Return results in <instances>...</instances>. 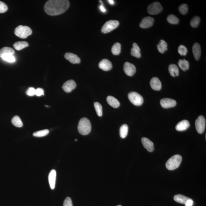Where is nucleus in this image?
<instances>
[{
	"mask_svg": "<svg viewBox=\"0 0 206 206\" xmlns=\"http://www.w3.org/2000/svg\"><path fill=\"white\" fill-rule=\"evenodd\" d=\"M69 6L70 2L67 0H49L45 3L44 9L48 15L55 16L64 13Z\"/></svg>",
	"mask_w": 206,
	"mask_h": 206,
	"instance_id": "1",
	"label": "nucleus"
},
{
	"mask_svg": "<svg viewBox=\"0 0 206 206\" xmlns=\"http://www.w3.org/2000/svg\"><path fill=\"white\" fill-rule=\"evenodd\" d=\"M78 131L80 134L86 135L90 133L91 125L90 121L86 118H83L80 120L78 125Z\"/></svg>",
	"mask_w": 206,
	"mask_h": 206,
	"instance_id": "2",
	"label": "nucleus"
},
{
	"mask_svg": "<svg viewBox=\"0 0 206 206\" xmlns=\"http://www.w3.org/2000/svg\"><path fill=\"white\" fill-rule=\"evenodd\" d=\"M182 160V157L179 155H173L166 162V167L170 170H174L180 166Z\"/></svg>",
	"mask_w": 206,
	"mask_h": 206,
	"instance_id": "3",
	"label": "nucleus"
},
{
	"mask_svg": "<svg viewBox=\"0 0 206 206\" xmlns=\"http://www.w3.org/2000/svg\"><path fill=\"white\" fill-rule=\"evenodd\" d=\"M14 33L19 38L25 39L31 34L32 31L28 26L19 25L15 28Z\"/></svg>",
	"mask_w": 206,
	"mask_h": 206,
	"instance_id": "4",
	"label": "nucleus"
},
{
	"mask_svg": "<svg viewBox=\"0 0 206 206\" xmlns=\"http://www.w3.org/2000/svg\"><path fill=\"white\" fill-rule=\"evenodd\" d=\"M128 97L130 101L134 105L140 106L143 103L144 99L142 96L135 92L129 93Z\"/></svg>",
	"mask_w": 206,
	"mask_h": 206,
	"instance_id": "5",
	"label": "nucleus"
},
{
	"mask_svg": "<svg viewBox=\"0 0 206 206\" xmlns=\"http://www.w3.org/2000/svg\"><path fill=\"white\" fill-rule=\"evenodd\" d=\"M119 25V22L117 20H109L103 25L101 29V31L103 33H109L113 30L116 29Z\"/></svg>",
	"mask_w": 206,
	"mask_h": 206,
	"instance_id": "6",
	"label": "nucleus"
},
{
	"mask_svg": "<svg viewBox=\"0 0 206 206\" xmlns=\"http://www.w3.org/2000/svg\"><path fill=\"white\" fill-rule=\"evenodd\" d=\"M162 10V7L160 3L158 2H154L151 3L147 8L148 12L151 15H157L159 14Z\"/></svg>",
	"mask_w": 206,
	"mask_h": 206,
	"instance_id": "7",
	"label": "nucleus"
},
{
	"mask_svg": "<svg viewBox=\"0 0 206 206\" xmlns=\"http://www.w3.org/2000/svg\"><path fill=\"white\" fill-rule=\"evenodd\" d=\"M195 125L198 133L199 134L203 133L206 127V120L204 116L202 115L199 116L196 120Z\"/></svg>",
	"mask_w": 206,
	"mask_h": 206,
	"instance_id": "8",
	"label": "nucleus"
},
{
	"mask_svg": "<svg viewBox=\"0 0 206 206\" xmlns=\"http://www.w3.org/2000/svg\"><path fill=\"white\" fill-rule=\"evenodd\" d=\"M124 71L126 74L129 77L134 75L136 72V68L133 64L126 62L124 65Z\"/></svg>",
	"mask_w": 206,
	"mask_h": 206,
	"instance_id": "9",
	"label": "nucleus"
},
{
	"mask_svg": "<svg viewBox=\"0 0 206 206\" xmlns=\"http://www.w3.org/2000/svg\"><path fill=\"white\" fill-rule=\"evenodd\" d=\"M160 105L163 108H165L173 107L177 105V102L172 99L164 98L161 100Z\"/></svg>",
	"mask_w": 206,
	"mask_h": 206,
	"instance_id": "10",
	"label": "nucleus"
},
{
	"mask_svg": "<svg viewBox=\"0 0 206 206\" xmlns=\"http://www.w3.org/2000/svg\"><path fill=\"white\" fill-rule=\"evenodd\" d=\"M154 20L151 16L145 17L142 20L140 24V28L146 29L152 27L154 23Z\"/></svg>",
	"mask_w": 206,
	"mask_h": 206,
	"instance_id": "11",
	"label": "nucleus"
},
{
	"mask_svg": "<svg viewBox=\"0 0 206 206\" xmlns=\"http://www.w3.org/2000/svg\"><path fill=\"white\" fill-rule=\"evenodd\" d=\"M77 87V84L73 80L66 81L63 84L62 88L65 92L69 93Z\"/></svg>",
	"mask_w": 206,
	"mask_h": 206,
	"instance_id": "12",
	"label": "nucleus"
},
{
	"mask_svg": "<svg viewBox=\"0 0 206 206\" xmlns=\"http://www.w3.org/2000/svg\"><path fill=\"white\" fill-rule=\"evenodd\" d=\"M100 69L104 71H108L112 68V64L111 62L107 59L102 60L99 64Z\"/></svg>",
	"mask_w": 206,
	"mask_h": 206,
	"instance_id": "13",
	"label": "nucleus"
},
{
	"mask_svg": "<svg viewBox=\"0 0 206 206\" xmlns=\"http://www.w3.org/2000/svg\"><path fill=\"white\" fill-rule=\"evenodd\" d=\"M65 59L69 61L73 64H79L80 63V59L77 55L71 53H66L64 55Z\"/></svg>",
	"mask_w": 206,
	"mask_h": 206,
	"instance_id": "14",
	"label": "nucleus"
},
{
	"mask_svg": "<svg viewBox=\"0 0 206 206\" xmlns=\"http://www.w3.org/2000/svg\"><path fill=\"white\" fill-rule=\"evenodd\" d=\"M142 142L144 147L149 152H152L154 151V144L152 141L149 139L146 138H142Z\"/></svg>",
	"mask_w": 206,
	"mask_h": 206,
	"instance_id": "15",
	"label": "nucleus"
},
{
	"mask_svg": "<svg viewBox=\"0 0 206 206\" xmlns=\"http://www.w3.org/2000/svg\"><path fill=\"white\" fill-rule=\"evenodd\" d=\"M56 179V172L55 170H52L50 171L49 175V182L50 188L52 190L55 188Z\"/></svg>",
	"mask_w": 206,
	"mask_h": 206,
	"instance_id": "16",
	"label": "nucleus"
},
{
	"mask_svg": "<svg viewBox=\"0 0 206 206\" xmlns=\"http://www.w3.org/2000/svg\"><path fill=\"white\" fill-rule=\"evenodd\" d=\"M150 85L154 90H159L162 88V83L160 80L157 77H153L150 81Z\"/></svg>",
	"mask_w": 206,
	"mask_h": 206,
	"instance_id": "17",
	"label": "nucleus"
},
{
	"mask_svg": "<svg viewBox=\"0 0 206 206\" xmlns=\"http://www.w3.org/2000/svg\"><path fill=\"white\" fill-rule=\"evenodd\" d=\"M190 126V123L188 120H183L177 124L176 127V129L177 131H181L188 129Z\"/></svg>",
	"mask_w": 206,
	"mask_h": 206,
	"instance_id": "18",
	"label": "nucleus"
},
{
	"mask_svg": "<svg viewBox=\"0 0 206 206\" xmlns=\"http://www.w3.org/2000/svg\"><path fill=\"white\" fill-rule=\"evenodd\" d=\"M192 52L196 60H198L201 56V50L199 44L196 43L192 47Z\"/></svg>",
	"mask_w": 206,
	"mask_h": 206,
	"instance_id": "19",
	"label": "nucleus"
},
{
	"mask_svg": "<svg viewBox=\"0 0 206 206\" xmlns=\"http://www.w3.org/2000/svg\"><path fill=\"white\" fill-rule=\"evenodd\" d=\"M133 46V47L131 49V55L135 57L140 58L141 57V54L140 52V49L139 46L136 43H134Z\"/></svg>",
	"mask_w": 206,
	"mask_h": 206,
	"instance_id": "20",
	"label": "nucleus"
},
{
	"mask_svg": "<svg viewBox=\"0 0 206 206\" xmlns=\"http://www.w3.org/2000/svg\"><path fill=\"white\" fill-rule=\"evenodd\" d=\"M108 104L114 108H117L120 105V103L117 99L112 96H108L107 98Z\"/></svg>",
	"mask_w": 206,
	"mask_h": 206,
	"instance_id": "21",
	"label": "nucleus"
},
{
	"mask_svg": "<svg viewBox=\"0 0 206 206\" xmlns=\"http://www.w3.org/2000/svg\"><path fill=\"white\" fill-rule=\"evenodd\" d=\"M168 70L170 75L172 77H177L179 75V70L175 64H172L169 65Z\"/></svg>",
	"mask_w": 206,
	"mask_h": 206,
	"instance_id": "22",
	"label": "nucleus"
},
{
	"mask_svg": "<svg viewBox=\"0 0 206 206\" xmlns=\"http://www.w3.org/2000/svg\"><path fill=\"white\" fill-rule=\"evenodd\" d=\"M190 198L181 194L176 195L174 196V199L176 202L185 205L187 201Z\"/></svg>",
	"mask_w": 206,
	"mask_h": 206,
	"instance_id": "23",
	"label": "nucleus"
},
{
	"mask_svg": "<svg viewBox=\"0 0 206 206\" xmlns=\"http://www.w3.org/2000/svg\"><path fill=\"white\" fill-rule=\"evenodd\" d=\"M28 46V42L25 41L16 42L13 45L14 48L17 51H20Z\"/></svg>",
	"mask_w": 206,
	"mask_h": 206,
	"instance_id": "24",
	"label": "nucleus"
},
{
	"mask_svg": "<svg viewBox=\"0 0 206 206\" xmlns=\"http://www.w3.org/2000/svg\"><path fill=\"white\" fill-rule=\"evenodd\" d=\"M168 45L166 42L164 40H160L159 44L157 45V49L160 53H163L167 51Z\"/></svg>",
	"mask_w": 206,
	"mask_h": 206,
	"instance_id": "25",
	"label": "nucleus"
},
{
	"mask_svg": "<svg viewBox=\"0 0 206 206\" xmlns=\"http://www.w3.org/2000/svg\"><path fill=\"white\" fill-rule=\"evenodd\" d=\"M179 67L183 71H185L188 70L189 68V63L188 60L185 59L179 60L178 62Z\"/></svg>",
	"mask_w": 206,
	"mask_h": 206,
	"instance_id": "26",
	"label": "nucleus"
},
{
	"mask_svg": "<svg viewBox=\"0 0 206 206\" xmlns=\"http://www.w3.org/2000/svg\"><path fill=\"white\" fill-rule=\"evenodd\" d=\"M128 127L127 124H123L120 127V136L122 138H125L128 134Z\"/></svg>",
	"mask_w": 206,
	"mask_h": 206,
	"instance_id": "27",
	"label": "nucleus"
},
{
	"mask_svg": "<svg viewBox=\"0 0 206 206\" xmlns=\"http://www.w3.org/2000/svg\"><path fill=\"white\" fill-rule=\"evenodd\" d=\"M14 53H15V51L13 49L9 47H3L0 49V57L1 58L3 55L9 54L14 55Z\"/></svg>",
	"mask_w": 206,
	"mask_h": 206,
	"instance_id": "28",
	"label": "nucleus"
},
{
	"mask_svg": "<svg viewBox=\"0 0 206 206\" xmlns=\"http://www.w3.org/2000/svg\"><path fill=\"white\" fill-rule=\"evenodd\" d=\"M121 51V45L119 42L115 43L112 48V52L114 55L120 54Z\"/></svg>",
	"mask_w": 206,
	"mask_h": 206,
	"instance_id": "29",
	"label": "nucleus"
},
{
	"mask_svg": "<svg viewBox=\"0 0 206 206\" xmlns=\"http://www.w3.org/2000/svg\"><path fill=\"white\" fill-rule=\"evenodd\" d=\"M12 123L15 127L20 128L23 125V124L20 118L18 116H14L12 120Z\"/></svg>",
	"mask_w": 206,
	"mask_h": 206,
	"instance_id": "30",
	"label": "nucleus"
},
{
	"mask_svg": "<svg viewBox=\"0 0 206 206\" xmlns=\"http://www.w3.org/2000/svg\"><path fill=\"white\" fill-rule=\"evenodd\" d=\"M167 20L168 22L171 24H177L179 22V19L175 15L171 14L168 16Z\"/></svg>",
	"mask_w": 206,
	"mask_h": 206,
	"instance_id": "31",
	"label": "nucleus"
},
{
	"mask_svg": "<svg viewBox=\"0 0 206 206\" xmlns=\"http://www.w3.org/2000/svg\"><path fill=\"white\" fill-rule=\"evenodd\" d=\"M1 58L3 60L10 63H14L16 60L14 55L10 54L3 55Z\"/></svg>",
	"mask_w": 206,
	"mask_h": 206,
	"instance_id": "32",
	"label": "nucleus"
},
{
	"mask_svg": "<svg viewBox=\"0 0 206 206\" xmlns=\"http://www.w3.org/2000/svg\"><path fill=\"white\" fill-rule=\"evenodd\" d=\"M49 133V130L44 129L35 132L33 133V135L36 137H42L47 135Z\"/></svg>",
	"mask_w": 206,
	"mask_h": 206,
	"instance_id": "33",
	"label": "nucleus"
},
{
	"mask_svg": "<svg viewBox=\"0 0 206 206\" xmlns=\"http://www.w3.org/2000/svg\"><path fill=\"white\" fill-rule=\"evenodd\" d=\"M201 21V19L198 16H195L190 21V25L193 28H195L198 26Z\"/></svg>",
	"mask_w": 206,
	"mask_h": 206,
	"instance_id": "34",
	"label": "nucleus"
},
{
	"mask_svg": "<svg viewBox=\"0 0 206 206\" xmlns=\"http://www.w3.org/2000/svg\"><path fill=\"white\" fill-rule=\"evenodd\" d=\"M94 106L97 115L99 116H102V107L101 103L98 102H94Z\"/></svg>",
	"mask_w": 206,
	"mask_h": 206,
	"instance_id": "35",
	"label": "nucleus"
},
{
	"mask_svg": "<svg viewBox=\"0 0 206 206\" xmlns=\"http://www.w3.org/2000/svg\"><path fill=\"white\" fill-rule=\"evenodd\" d=\"M179 12L182 15H185L187 14L188 11V7L186 4H183L179 6Z\"/></svg>",
	"mask_w": 206,
	"mask_h": 206,
	"instance_id": "36",
	"label": "nucleus"
},
{
	"mask_svg": "<svg viewBox=\"0 0 206 206\" xmlns=\"http://www.w3.org/2000/svg\"><path fill=\"white\" fill-rule=\"evenodd\" d=\"M178 52L180 55L185 56L186 55L188 52V49L185 46L181 45L178 47Z\"/></svg>",
	"mask_w": 206,
	"mask_h": 206,
	"instance_id": "37",
	"label": "nucleus"
},
{
	"mask_svg": "<svg viewBox=\"0 0 206 206\" xmlns=\"http://www.w3.org/2000/svg\"><path fill=\"white\" fill-rule=\"evenodd\" d=\"M8 10V7L4 2L0 1V13L5 12Z\"/></svg>",
	"mask_w": 206,
	"mask_h": 206,
	"instance_id": "38",
	"label": "nucleus"
},
{
	"mask_svg": "<svg viewBox=\"0 0 206 206\" xmlns=\"http://www.w3.org/2000/svg\"><path fill=\"white\" fill-rule=\"evenodd\" d=\"M63 206H73L72 201L70 197H66L64 200Z\"/></svg>",
	"mask_w": 206,
	"mask_h": 206,
	"instance_id": "39",
	"label": "nucleus"
},
{
	"mask_svg": "<svg viewBox=\"0 0 206 206\" xmlns=\"http://www.w3.org/2000/svg\"><path fill=\"white\" fill-rule=\"evenodd\" d=\"M36 89L33 87H30L26 92V94L28 96H32L35 95Z\"/></svg>",
	"mask_w": 206,
	"mask_h": 206,
	"instance_id": "40",
	"label": "nucleus"
},
{
	"mask_svg": "<svg viewBox=\"0 0 206 206\" xmlns=\"http://www.w3.org/2000/svg\"><path fill=\"white\" fill-rule=\"evenodd\" d=\"M44 91L43 89L40 88L36 89L35 95L38 96H40L44 95Z\"/></svg>",
	"mask_w": 206,
	"mask_h": 206,
	"instance_id": "41",
	"label": "nucleus"
},
{
	"mask_svg": "<svg viewBox=\"0 0 206 206\" xmlns=\"http://www.w3.org/2000/svg\"><path fill=\"white\" fill-rule=\"evenodd\" d=\"M194 204V201L192 199L190 198V199L188 200L185 203V206H192Z\"/></svg>",
	"mask_w": 206,
	"mask_h": 206,
	"instance_id": "42",
	"label": "nucleus"
},
{
	"mask_svg": "<svg viewBox=\"0 0 206 206\" xmlns=\"http://www.w3.org/2000/svg\"><path fill=\"white\" fill-rule=\"evenodd\" d=\"M100 9L101 11L103 12H106V9H105L104 7H103L102 4H101V5L100 6Z\"/></svg>",
	"mask_w": 206,
	"mask_h": 206,
	"instance_id": "43",
	"label": "nucleus"
},
{
	"mask_svg": "<svg viewBox=\"0 0 206 206\" xmlns=\"http://www.w3.org/2000/svg\"><path fill=\"white\" fill-rule=\"evenodd\" d=\"M108 1L110 4H114V1H113V0H109V1Z\"/></svg>",
	"mask_w": 206,
	"mask_h": 206,
	"instance_id": "44",
	"label": "nucleus"
},
{
	"mask_svg": "<svg viewBox=\"0 0 206 206\" xmlns=\"http://www.w3.org/2000/svg\"><path fill=\"white\" fill-rule=\"evenodd\" d=\"M77 139H75V141H77Z\"/></svg>",
	"mask_w": 206,
	"mask_h": 206,
	"instance_id": "45",
	"label": "nucleus"
},
{
	"mask_svg": "<svg viewBox=\"0 0 206 206\" xmlns=\"http://www.w3.org/2000/svg\"><path fill=\"white\" fill-rule=\"evenodd\" d=\"M121 206V205H118V206Z\"/></svg>",
	"mask_w": 206,
	"mask_h": 206,
	"instance_id": "46",
	"label": "nucleus"
}]
</instances>
